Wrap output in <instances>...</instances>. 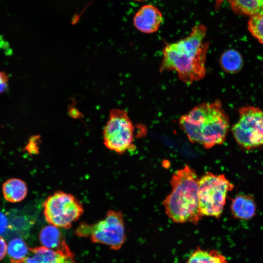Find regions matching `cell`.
Segmentation results:
<instances>
[{"instance_id":"6da1fadb","label":"cell","mask_w":263,"mask_h":263,"mask_svg":"<svg viewBox=\"0 0 263 263\" xmlns=\"http://www.w3.org/2000/svg\"><path fill=\"white\" fill-rule=\"evenodd\" d=\"M207 28L194 26L186 37L167 43L163 49L159 71H173L183 82L191 84L203 79L206 73V61L209 43L205 41Z\"/></svg>"},{"instance_id":"7a4b0ae2","label":"cell","mask_w":263,"mask_h":263,"mask_svg":"<svg viewBox=\"0 0 263 263\" xmlns=\"http://www.w3.org/2000/svg\"><path fill=\"white\" fill-rule=\"evenodd\" d=\"M179 125L191 142L210 149L224 142L229 121L221 103L216 100L194 107L180 117Z\"/></svg>"},{"instance_id":"3957f363","label":"cell","mask_w":263,"mask_h":263,"mask_svg":"<svg viewBox=\"0 0 263 263\" xmlns=\"http://www.w3.org/2000/svg\"><path fill=\"white\" fill-rule=\"evenodd\" d=\"M198 180L195 170L187 165L172 175L170 181L171 191L163 205L166 214L174 222L196 225L201 220Z\"/></svg>"},{"instance_id":"277c9868","label":"cell","mask_w":263,"mask_h":263,"mask_svg":"<svg viewBox=\"0 0 263 263\" xmlns=\"http://www.w3.org/2000/svg\"><path fill=\"white\" fill-rule=\"evenodd\" d=\"M76 235L89 238L94 243L119 250L125 242V225L122 212L109 210L105 217L94 224L81 222L75 231Z\"/></svg>"},{"instance_id":"5b68a950","label":"cell","mask_w":263,"mask_h":263,"mask_svg":"<svg viewBox=\"0 0 263 263\" xmlns=\"http://www.w3.org/2000/svg\"><path fill=\"white\" fill-rule=\"evenodd\" d=\"M234 187L224 174L207 172L198 180V198L202 216L219 218L222 214L228 191Z\"/></svg>"},{"instance_id":"8992f818","label":"cell","mask_w":263,"mask_h":263,"mask_svg":"<svg viewBox=\"0 0 263 263\" xmlns=\"http://www.w3.org/2000/svg\"><path fill=\"white\" fill-rule=\"evenodd\" d=\"M45 219L58 228H69L83 213L82 204L72 194L56 191L49 195L42 204Z\"/></svg>"},{"instance_id":"52a82bcc","label":"cell","mask_w":263,"mask_h":263,"mask_svg":"<svg viewBox=\"0 0 263 263\" xmlns=\"http://www.w3.org/2000/svg\"><path fill=\"white\" fill-rule=\"evenodd\" d=\"M134 127L126 111L112 109L103 131L105 146L119 154L131 150L134 147Z\"/></svg>"},{"instance_id":"ba28073f","label":"cell","mask_w":263,"mask_h":263,"mask_svg":"<svg viewBox=\"0 0 263 263\" xmlns=\"http://www.w3.org/2000/svg\"><path fill=\"white\" fill-rule=\"evenodd\" d=\"M239 113V119L232 128L236 142L247 150L263 148V111L246 106Z\"/></svg>"},{"instance_id":"9c48e42d","label":"cell","mask_w":263,"mask_h":263,"mask_svg":"<svg viewBox=\"0 0 263 263\" xmlns=\"http://www.w3.org/2000/svg\"><path fill=\"white\" fill-rule=\"evenodd\" d=\"M11 263H76L75 255L66 242L59 248L52 249L43 246L30 248L28 255Z\"/></svg>"},{"instance_id":"30bf717a","label":"cell","mask_w":263,"mask_h":263,"mask_svg":"<svg viewBox=\"0 0 263 263\" xmlns=\"http://www.w3.org/2000/svg\"><path fill=\"white\" fill-rule=\"evenodd\" d=\"M163 21L161 11L155 6L146 4L140 8L135 13L133 22L140 32L151 34L157 32Z\"/></svg>"},{"instance_id":"8fae6325","label":"cell","mask_w":263,"mask_h":263,"mask_svg":"<svg viewBox=\"0 0 263 263\" xmlns=\"http://www.w3.org/2000/svg\"><path fill=\"white\" fill-rule=\"evenodd\" d=\"M254 200L250 196L240 195L232 201L231 210L233 215L240 220H247L253 217L256 212Z\"/></svg>"},{"instance_id":"7c38bea8","label":"cell","mask_w":263,"mask_h":263,"mask_svg":"<svg viewBox=\"0 0 263 263\" xmlns=\"http://www.w3.org/2000/svg\"><path fill=\"white\" fill-rule=\"evenodd\" d=\"M2 193L4 199L11 203H18L22 201L27 194L26 183L18 178H11L6 181L2 185Z\"/></svg>"},{"instance_id":"4fadbf2b","label":"cell","mask_w":263,"mask_h":263,"mask_svg":"<svg viewBox=\"0 0 263 263\" xmlns=\"http://www.w3.org/2000/svg\"><path fill=\"white\" fill-rule=\"evenodd\" d=\"M39 239L42 246L52 249L59 248L66 242L58 227L51 225L42 228Z\"/></svg>"},{"instance_id":"5bb4252c","label":"cell","mask_w":263,"mask_h":263,"mask_svg":"<svg viewBox=\"0 0 263 263\" xmlns=\"http://www.w3.org/2000/svg\"><path fill=\"white\" fill-rule=\"evenodd\" d=\"M236 14L253 16L263 12V0H228Z\"/></svg>"},{"instance_id":"9a60e30c","label":"cell","mask_w":263,"mask_h":263,"mask_svg":"<svg viewBox=\"0 0 263 263\" xmlns=\"http://www.w3.org/2000/svg\"><path fill=\"white\" fill-rule=\"evenodd\" d=\"M220 64L222 69L228 73H236L240 71L243 65L241 54L236 50L229 49L220 56Z\"/></svg>"},{"instance_id":"2e32d148","label":"cell","mask_w":263,"mask_h":263,"mask_svg":"<svg viewBox=\"0 0 263 263\" xmlns=\"http://www.w3.org/2000/svg\"><path fill=\"white\" fill-rule=\"evenodd\" d=\"M187 263H228L225 257L215 250L198 248L189 256Z\"/></svg>"},{"instance_id":"e0dca14e","label":"cell","mask_w":263,"mask_h":263,"mask_svg":"<svg viewBox=\"0 0 263 263\" xmlns=\"http://www.w3.org/2000/svg\"><path fill=\"white\" fill-rule=\"evenodd\" d=\"M29 249L30 247L22 239L15 238L9 242L7 252L10 260H19L28 255Z\"/></svg>"},{"instance_id":"ac0fdd59","label":"cell","mask_w":263,"mask_h":263,"mask_svg":"<svg viewBox=\"0 0 263 263\" xmlns=\"http://www.w3.org/2000/svg\"><path fill=\"white\" fill-rule=\"evenodd\" d=\"M248 25L253 36L263 44V12L251 17Z\"/></svg>"},{"instance_id":"d6986e66","label":"cell","mask_w":263,"mask_h":263,"mask_svg":"<svg viewBox=\"0 0 263 263\" xmlns=\"http://www.w3.org/2000/svg\"><path fill=\"white\" fill-rule=\"evenodd\" d=\"M9 77L4 72L0 71V94L6 92L8 88Z\"/></svg>"},{"instance_id":"ffe728a7","label":"cell","mask_w":263,"mask_h":263,"mask_svg":"<svg viewBox=\"0 0 263 263\" xmlns=\"http://www.w3.org/2000/svg\"><path fill=\"white\" fill-rule=\"evenodd\" d=\"M9 226V222L6 215L0 211V235L4 232Z\"/></svg>"},{"instance_id":"44dd1931","label":"cell","mask_w":263,"mask_h":263,"mask_svg":"<svg viewBox=\"0 0 263 263\" xmlns=\"http://www.w3.org/2000/svg\"><path fill=\"white\" fill-rule=\"evenodd\" d=\"M7 245L5 240L0 236V261L5 257L7 252Z\"/></svg>"},{"instance_id":"7402d4cb","label":"cell","mask_w":263,"mask_h":263,"mask_svg":"<svg viewBox=\"0 0 263 263\" xmlns=\"http://www.w3.org/2000/svg\"><path fill=\"white\" fill-rule=\"evenodd\" d=\"M216 1V7H219L221 5L223 0H215Z\"/></svg>"}]
</instances>
